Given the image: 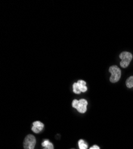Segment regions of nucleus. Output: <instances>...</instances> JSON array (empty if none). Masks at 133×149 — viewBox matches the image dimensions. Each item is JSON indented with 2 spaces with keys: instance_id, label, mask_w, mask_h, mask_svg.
<instances>
[{
  "instance_id": "obj_1",
  "label": "nucleus",
  "mask_w": 133,
  "mask_h": 149,
  "mask_svg": "<svg viewBox=\"0 0 133 149\" xmlns=\"http://www.w3.org/2000/svg\"><path fill=\"white\" fill-rule=\"evenodd\" d=\"M72 105V107L76 109L80 113H85L87 111L88 102L85 99H81L80 100H74Z\"/></svg>"
},
{
  "instance_id": "obj_4",
  "label": "nucleus",
  "mask_w": 133,
  "mask_h": 149,
  "mask_svg": "<svg viewBox=\"0 0 133 149\" xmlns=\"http://www.w3.org/2000/svg\"><path fill=\"white\" fill-rule=\"evenodd\" d=\"M36 139L33 135L29 134L24 139V149H34L36 145Z\"/></svg>"
},
{
  "instance_id": "obj_3",
  "label": "nucleus",
  "mask_w": 133,
  "mask_h": 149,
  "mask_svg": "<svg viewBox=\"0 0 133 149\" xmlns=\"http://www.w3.org/2000/svg\"><path fill=\"white\" fill-rule=\"evenodd\" d=\"M119 58L121 59L120 62V66L123 68H126L129 66L132 59V54L128 52H123L120 54Z\"/></svg>"
},
{
  "instance_id": "obj_9",
  "label": "nucleus",
  "mask_w": 133,
  "mask_h": 149,
  "mask_svg": "<svg viewBox=\"0 0 133 149\" xmlns=\"http://www.w3.org/2000/svg\"><path fill=\"white\" fill-rule=\"evenodd\" d=\"M73 91L75 94H79L81 93L77 82H75L73 84Z\"/></svg>"
},
{
  "instance_id": "obj_8",
  "label": "nucleus",
  "mask_w": 133,
  "mask_h": 149,
  "mask_svg": "<svg viewBox=\"0 0 133 149\" xmlns=\"http://www.w3.org/2000/svg\"><path fill=\"white\" fill-rule=\"evenodd\" d=\"M126 85L128 88L133 87V76L129 77L126 81Z\"/></svg>"
},
{
  "instance_id": "obj_12",
  "label": "nucleus",
  "mask_w": 133,
  "mask_h": 149,
  "mask_svg": "<svg viewBox=\"0 0 133 149\" xmlns=\"http://www.w3.org/2000/svg\"><path fill=\"white\" fill-rule=\"evenodd\" d=\"M90 149H100V147H99L98 146L94 145V146H93V147H90Z\"/></svg>"
},
{
  "instance_id": "obj_2",
  "label": "nucleus",
  "mask_w": 133,
  "mask_h": 149,
  "mask_svg": "<svg viewBox=\"0 0 133 149\" xmlns=\"http://www.w3.org/2000/svg\"><path fill=\"white\" fill-rule=\"evenodd\" d=\"M109 71L111 73L110 81L112 83L117 82L121 77V70L117 66L114 65L109 68Z\"/></svg>"
},
{
  "instance_id": "obj_7",
  "label": "nucleus",
  "mask_w": 133,
  "mask_h": 149,
  "mask_svg": "<svg viewBox=\"0 0 133 149\" xmlns=\"http://www.w3.org/2000/svg\"><path fill=\"white\" fill-rule=\"evenodd\" d=\"M78 146L79 149H87L88 144L84 140H79L78 141Z\"/></svg>"
},
{
  "instance_id": "obj_5",
  "label": "nucleus",
  "mask_w": 133,
  "mask_h": 149,
  "mask_svg": "<svg viewBox=\"0 0 133 149\" xmlns=\"http://www.w3.org/2000/svg\"><path fill=\"white\" fill-rule=\"evenodd\" d=\"M44 125L40 121H35L33 122V126L32 127V130L33 132L38 134L44 128Z\"/></svg>"
},
{
  "instance_id": "obj_6",
  "label": "nucleus",
  "mask_w": 133,
  "mask_h": 149,
  "mask_svg": "<svg viewBox=\"0 0 133 149\" xmlns=\"http://www.w3.org/2000/svg\"><path fill=\"white\" fill-rule=\"evenodd\" d=\"M78 85L79 86V88L80 89L81 92L85 93L87 91V87L86 86V82L83 80H79L78 82Z\"/></svg>"
},
{
  "instance_id": "obj_11",
  "label": "nucleus",
  "mask_w": 133,
  "mask_h": 149,
  "mask_svg": "<svg viewBox=\"0 0 133 149\" xmlns=\"http://www.w3.org/2000/svg\"><path fill=\"white\" fill-rule=\"evenodd\" d=\"M50 143L49 140H45L42 143V146L44 147H46V146L48 144V143Z\"/></svg>"
},
{
  "instance_id": "obj_10",
  "label": "nucleus",
  "mask_w": 133,
  "mask_h": 149,
  "mask_svg": "<svg viewBox=\"0 0 133 149\" xmlns=\"http://www.w3.org/2000/svg\"><path fill=\"white\" fill-rule=\"evenodd\" d=\"M43 149H54L53 144L51 142H50L48 143V144L46 147H45Z\"/></svg>"
}]
</instances>
